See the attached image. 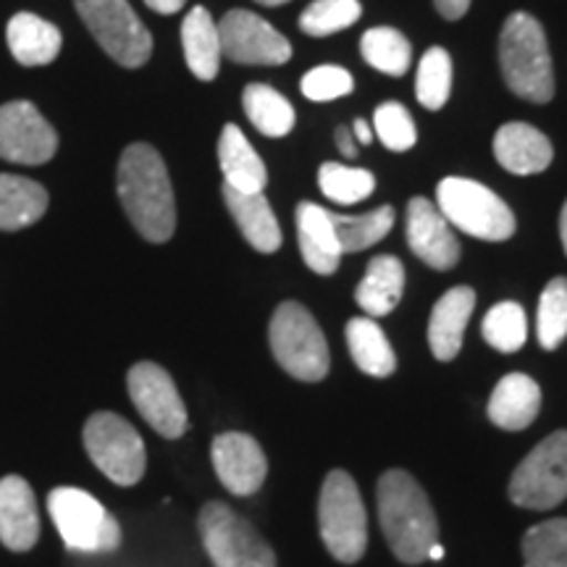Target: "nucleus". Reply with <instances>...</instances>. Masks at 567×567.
<instances>
[{
	"instance_id": "obj_4",
	"label": "nucleus",
	"mask_w": 567,
	"mask_h": 567,
	"mask_svg": "<svg viewBox=\"0 0 567 567\" xmlns=\"http://www.w3.org/2000/svg\"><path fill=\"white\" fill-rule=\"evenodd\" d=\"M271 352L284 371L297 381H323L329 375L331 354L321 326L300 302H281L271 318Z\"/></svg>"
},
{
	"instance_id": "obj_2",
	"label": "nucleus",
	"mask_w": 567,
	"mask_h": 567,
	"mask_svg": "<svg viewBox=\"0 0 567 567\" xmlns=\"http://www.w3.org/2000/svg\"><path fill=\"white\" fill-rule=\"evenodd\" d=\"M379 520L394 557L405 565L423 563L439 542V520L421 484L408 471H386L379 478Z\"/></svg>"
},
{
	"instance_id": "obj_17",
	"label": "nucleus",
	"mask_w": 567,
	"mask_h": 567,
	"mask_svg": "<svg viewBox=\"0 0 567 567\" xmlns=\"http://www.w3.org/2000/svg\"><path fill=\"white\" fill-rule=\"evenodd\" d=\"M40 538L38 496L21 476L0 478V542L11 551H30Z\"/></svg>"
},
{
	"instance_id": "obj_18",
	"label": "nucleus",
	"mask_w": 567,
	"mask_h": 567,
	"mask_svg": "<svg viewBox=\"0 0 567 567\" xmlns=\"http://www.w3.org/2000/svg\"><path fill=\"white\" fill-rule=\"evenodd\" d=\"M494 158L509 174L530 176L547 172L555 158V147L547 134L538 132L536 126L509 122L502 124L494 134Z\"/></svg>"
},
{
	"instance_id": "obj_25",
	"label": "nucleus",
	"mask_w": 567,
	"mask_h": 567,
	"mask_svg": "<svg viewBox=\"0 0 567 567\" xmlns=\"http://www.w3.org/2000/svg\"><path fill=\"white\" fill-rule=\"evenodd\" d=\"M182 48L187 69L193 71L200 82H213L221 69V38H218V24L208 9L195 6L182 21Z\"/></svg>"
},
{
	"instance_id": "obj_26",
	"label": "nucleus",
	"mask_w": 567,
	"mask_h": 567,
	"mask_svg": "<svg viewBox=\"0 0 567 567\" xmlns=\"http://www.w3.org/2000/svg\"><path fill=\"white\" fill-rule=\"evenodd\" d=\"M405 292V266L394 255H375L368 264L363 281L354 289V302L363 313L379 318L389 316L400 305Z\"/></svg>"
},
{
	"instance_id": "obj_41",
	"label": "nucleus",
	"mask_w": 567,
	"mask_h": 567,
	"mask_svg": "<svg viewBox=\"0 0 567 567\" xmlns=\"http://www.w3.org/2000/svg\"><path fill=\"white\" fill-rule=\"evenodd\" d=\"M337 147L342 151L344 158H358V140H354L352 130H347V126H339L337 130Z\"/></svg>"
},
{
	"instance_id": "obj_19",
	"label": "nucleus",
	"mask_w": 567,
	"mask_h": 567,
	"mask_svg": "<svg viewBox=\"0 0 567 567\" xmlns=\"http://www.w3.org/2000/svg\"><path fill=\"white\" fill-rule=\"evenodd\" d=\"M297 243H300L302 260L318 276H331L342 260V247H339L331 210L316 203L297 205Z\"/></svg>"
},
{
	"instance_id": "obj_44",
	"label": "nucleus",
	"mask_w": 567,
	"mask_h": 567,
	"mask_svg": "<svg viewBox=\"0 0 567 567\" xmlns=\"http://www.w3.org/2000/svg\"><path fill=\"white\" fill-rule=\"evenodd\" d=\"M559 237H563V247L567 255V200L563 205V213H559Z\"/></svg>"
},
{
	"instance_id": "obj_21",
	"label": "nucleus",
	"mask_w": 567,
	"mask_h": 567,
	"mask_svg": "<svg viewBox=\"0 0 567 567\" xmlns=\"http://www.w3.org/2000/svg\"><path fill=\"white\" fill-rule=\"evenodd\" d=\"M542 410V389L526 373H507L494 386L488 400V421L505 431H523L536 421Z\"/></svg>"
},
{
	"instance_id": "obj_9",
	"label": "nucleus",
	"mask_w": 567,
	"mask_h": 567,
	"mask_svg": "<svg viewBox=\"0 0 567 567\" xmlns=\"http://www.w3.org/2000/svg\"><path fill=\"white\" fill-rule=\"evenodd\" d=\"M84 450L97 471L118 486H134L145 476V442L130 421L116 413H95L84 423Z\"/></svg>"
},
{
	"instance_id": "obj_12",
	"label": "nucleus",
	"mask_w": 567,
	"mask_h": 567,
	"mask_svg": "<svg viewBox=\"0 0 567 567\" xmlns=\"http://www.w3.org/2000/svg\"><path fill=\"white\" fill-rule=\"evenodd\" d=\"M126 389L137 408V413L145 417L147 425L163 439H179L187 431V408H184L179 389L168 371H163L158 363H137L132 365L126 375Z\"/></svg>"
},
{
	"instance_id": "obj_33",
	"label": "nucleus",
	"mask_w": 567,
	"mask_h": 567,
	"mask_svg": "<svg viewBox=\"0 0 567 567\" xmlns=\"http://www.w3.org/2000/svg\"><path fill=\"white\" fill-rule=\"evenodd\" d=\"M526 567H567V517L538 523L523 536Z\"/></svg>"
},
{
	"instance_id": "obj_7",
	"label": "nucleus",
	"mask_w": 567,
	"mask_h": 567,
	"mask_svg": "<svg viewBox=\"0 0 567 567\" xmlns=\"http://www.w3.org/2000/svg\"><path fill=\"white\" fill-rule=\"evenodd\" d=\"M48 513L71 551L103 555L122 547V526L90 492L59 486L48 494Z\"/></svg>"
},
{
	"instance_id": "obj_30",
	"label": "nucleus",
	"mask_w": 567,
	"mask_h": 567,
	"mask_svg": "<svg viewBox=\"0 0 567 567\" xmlns=\"http://www.w3.org/2000/svg\"><path fill=\"white\" fill-rule=\"evenodd\" d=\"M331 221H334V231L342 252H360L389 237V231L394 229L396 213L392 205H381V208L363 213V216L331 213Z\"/></svg>"
},
{
	"instance_id": "obj_24",
	"label": "nucleus",
	"mask_w": 567,
	"mask_h": 567,
	"mask_svg": "<svg viewBox=\"0 0 567 567\" xmlns=\"http://www.w3.org/2000/svg\"><path fill=\"white\" fill-rule=\"evenodd\" d=\"M9 51L21 66H48L59 59L63 38L61 30L51 21L34 13H17L6 27Z\"/></svg>"
},
{
	"instance_id": "obj_11",
	"label": "nucleus",
	"mask_w": 567,
	"mask_h": 567,
	"mask_svg": "<svg viewBox=\"0 0 567 567\" xmlns=\"http://www.w3.org/2000/svg\"><path fill=\"white\" fill-rule=\"evenodd\" d=\"M507 494L523 509L563 505L567 499V431H555L528 452L515 467Z\"/></svg>"
},
{
	"instance_id": "obj_27",
	"label": "nucleus",
	"mask_w": 567,
	"mask_h": 567,
	"mask_svg": "<svg viewBox=\"0 0 567 567\" xmlns=\"http://www.w3.org/2000/svg\"><path fill=\"white\" fill-rule=\"evenodd\" d=\"M48 210V189L34 179L0 174V231H19L38 224Z\"/></svg>"
},
{
	"instance_id": "obj_35",
	"label": "nucleus",
	"mask_w": 567,
	"mask_h": 567,
	"mask_svg": "<svg viewBox=\"0 0 567 567\" xmlns=\"http://www.w3.org/2000/svg\"><path fill=\"white\" fill-rule=\"evenodd\" d=\"M481 334L496 352H517L528 339L526 310L517 302L494 305L481 323Z\"/></svg>"
},
{
	"instance_id": "obj_43",
	"label": "nucleus",
	"mask_w": 567,
	"mask_h": 567,
	"mask_svg": "<svg viewBox=\"0 0 567 567\" xmlns=\"http://www.w3.org/2000/svg\"><path fill=\"white\" fill-rule=\"evenodd\" d=\"M352 134H354V140H358V145H368V142L373 140L371 124L363 122V118H358V122L352 124Z\"/></svg>"
},
{
	"instance_id": "obj_31",
	"label": "nucleus",
	"mask_w": 567,
	"mask_h": 567,
	"mask_svg": "<svg viewBox=\"0 0 567 567\" xmlns=\"http://www.w3.org/2000/svg\"><path fill=\"white\" fill-rule=\"evenodd\" d=\"M360 53L373 69L384 71L389 76H402L410 69L413 48L408 38L394 27H373L360 40Z\"/></svg>"
},
{
	"instance_id": "obj_8",
	"label": "nucleus",
	"mask_w": 567,
	"mask_h": 567,
	"mask_svg": "<svg viewBox=\"0 0 567 567\" xmlns=\"http://www.w3.org/2000/svg\"><path fill=\"white\" fill-rule=\"evenodd\" d=\"M203 547L216 567H276V551L258 528L224 502H208L197 517Z\"/></svg>"
},
{
	"instance_id": "obj_14",
	"label": "nucleus",
	"mask_w": 567,
	"mask_h": 567,
	"mask_svg": "<svg viewBox=\"0 0 567 567\" xmlns=\"http://www.w3.org/2000/svg\"><path fill=\"white\" fill-rule=\"evenodd\" d=\"M59 151V134L30 101L0 105V158L42 166Z\"/></svg>"
},
{
	"instance_id": "obj_23",
	"label": "nucleus",
	"mask_w": 567,
	"mask_h": 567,
	"mask_svg": "<svg viewBox=\"0 0 567 567\" xmlns=\"http://www.w3.org/2000/svg\"><path fill=\"white\" fill-rule=\"evenodd\" d=\"M218 163H221L224 184H229V187L247 195L266 189L268 172L264 158L252 151L245 132L237 124H226L221 137H218Z\"/></svg>"
},
{
	"instance_id": "obj_10",
	"label": "nucleus",
	"mask_w": 567,
	"mask_h": 567,
	"mask_svg": "<svg viewBox=\"0 0 567 567\" xmlns=\"http://www.w3.org/2000/svg\"><path fill=\"white\" fill-rule=\"evenodd\" d=\"M84 27L113 61L126 69L145 66L153 55V34L126 0H74Z\"/></svg>"
},
{
	"instance_id": "obj_38",
	"label": "nucleus",
	"mask_w": 567,
	"mask_h": 567,
	"mask_svg": "<svg viewBox=\"0 0 567 567\" xmlns=\"http://www.w3.org/2000/svg\"><path fill=\"white\" fill-rule=\"evenodd\" d=\"M373 132L389 151L405 153L415 147L417 130L413 124V116L402 103H384L373 113Z\"/></svg>"
},
{
	"instance_id": "obj_15",
	"label": "nucleus",
	"mask_w": 567,
	"mask_h": 567,
	"mask_svg": "<svg viewBox=\"0 0 567 567\" xmlns=\"http://www.w3.org/2000/svg\"><path fill=\"white\" fill-rule=\"evenodd\" d=\"M210 460L216 467V476L226 492L234 496H252L260 492L268 476V460L260 444L252 436L229 431L213 439Z\"/></svg>"
},
{
	"instance_id": "obj_22",
	"label": "nucleus",
	"mask_w": 567,
	"mask_h": 567,
	"mask_svg": "<svg viewBox=\"0 0 567 567\" xmlns=\"http://www.w3.org/2000/svg\"><path fill=\"white\" fill-rule=\"evenodd\" d=\"M224 203L229 208L231 218L237 221L243 237L255 247L258 252L271 255L281 247L284 237L279 229V221H276L271 203L266 200L264 193H239V189L224 184Z\"/></svg>"
},
{
	"instance_id": "obj_39",
	"label": "nucleus",
	"mask_w": 567,
	"mask_h": 567,
	"mask_svg": "<svg viewBox=\"0 0 567 567\" xmlns=\"http://www.w3.org/2000/svg\"><path fill=\"white\" fill-rule=\"evenodd\" d=\"M302 95L313 103L337 101L354 90L352 74L342 66H318L302 76Z\"/></svg>"
},
{
	"instance_id": "obj_37",
	"label": "nucleus",
	"mask_w": 567,
	"mask_h": 567,
	"mask_svg": "<svg viewBox=\"0 0 567 567\" xmlns=\"http://www.w3.org/2000/svg\"><path fill=\"white\" fill-rule=\"evenodd\" d=\"M358 0H313L300 13V30L310 38H329V34L342 32L360 19Z\"/></svg>"
},
{
	"instance_id": "obj_1",
	"label": "nucleus",
	"mask_w": 567,
	"mask_h": 567,
	"mask_svg": "<svg viewBox=\"0 0 567 567\" xmlns=\"http://www.w3.org/2000/svg\"><path fill=\"white\" fill-rule=\"evenodd\" d=\"M118 200L147 243H168L176 231V203L168 168L147 142H134L122 153L116 172Z\"/></svg>"
},
{
	"instance_id": "obj_45",
	"label": "nucleus",
	"mask_w": 567,
	"mask_h": 567,
	"mask_svg": "<svg viewBox=\"0 0 567 567\" xmlns=\"http://www.w3.org/2000/svg\"><path fill=\"white\" fill-rule=\"evenodd\" d=\"M425 559H431V563H439V559H444V547L442 544H431L429 547V555H425Z\"/></svg>"
},
{
	"instance_id": "obj_5",
	"label": "nucleus",
	"mask_w": 567,
	"mask_h": 567,
	"mask_svg": "<svg viewBox=\"0 0 567 567\" xmlns=\"http://www.w3.org/2000/svg\"><path fill=\"white\" fill-rule=\"evenodd\" d=\"M436 208L446 224L484 243H505L515 234L509 205L484 184L463 176H446L439 182Z\"/></svg>"
},
{
	"instance_id": "obj_13",
	"label": "nucleus",
	"mask_w": 567,
	"mask_h": 567,
	"mask_svg": "<svg viewBox=\"0 0 567 567\" xmlns=\"http://www.w3.org/2000/svg\"><path fill=\"white\" fill-rule=\"evenodd\" d=\"M221 53L245 66H281L292 59V45L258 13L234 9L218 21Z\"/></svg>"
},
{
	"instance_id": "obj_40",
	"label": "nucleus",
	"mask_w": 567,
	"mask_h": 567,
	"mask_svg": "<svg viewBox=\"0 0 567 567\" xmlns=\"http://www.w3.org/2000/svg\"><path fill=\"white\" fill-rule=\"evenodd\" d=\"M434 6L444 19L457 21L465 17L467 9H471V0H434Z\"/></svg>"
},
{
	"instance_id": "obj_46",
	"label": "nucleus",
	"mask_w": 567,
	"mask_h": 567,
	"mask_svg": "<svg viewBox=\"0 0 567 567\" xmlns=\"http://www.w3.org/2000/svg\"><path fill=\"white\" fill-rule=\"evenodd\" d=\"M255 3H260V6H268V9H276V6H284V3H289V0H255Z\"/></svg>"
},
{
	"instance_id": "obj_36",
	"label": "nucleus",
	"mask_w": 567,
	"mask_h": 567,
	"mask_svg": "<svg viewBox=\"0 0 567 567\" xmlns=\"http://www.w3.org/2000/svg\"><path fill=\"white\" fill-rule=\"evenodd\" d=\"M538 344L544 350H557L567 337V279L557 276L544 287L542 300H538V318H536Z\"/></svg>"
},
{
	"instance_id": "obj_28",
	"label": "nucleus",
	"mask_w": 567,
	"mask_h": 567,
	"mask_svg": "<svg viewBox=\"0 0 567 567\" xmlns=\"http://www.w3.org/2000/svg\"><path fill=\"white\" fill-rule=\"evenodd\" d=\"M347 347L354 365L373 379H386L396 371V354L373 318H352L347 323Z\"/></svg>"
},
{
	"instance_id": "obj_32",
	"label": "nucleus",
	"mask_w": 567,
	"mask_h": 567,
	"mask_svg": "<svg viewBox=\"0 0 567 567\" xmlns=\"http://www.w3.org/2000/svg\"><path fill=\"white\" fill-rule=\"evenodd\" d=\"M415 95L423 109L439 111L452 95V59L444 48H429L417 63Z\"/></svg>"
},
{
	"instance_id": "obj_20",
	"label": "nucleus",
	"mask_w": 567,
	"mask_h": 567,
	"mask_svg": "<svg viewBox=\"0 0 567 567\" xmlns=\"http://www.w3.org/2000/svg\"><path fill=\"white\" fill-rule=\"evenodd\" d=\"M473 308H476V292L471 287H455L439 297L429 321V344L436 360L450 363L457 358Z\"/></svg>"
},
{
	"instance_id": "obj_42",
	"label": "nucleus",
	"mask_w": 567,
	"mask_h": 567,
	"mask_svg": "<svg viewBox=\"0 0 567 567\" xmlns=\"http://www.w3.org/2000/svg\"><path fill=\"white\" fill-rule=\"evenodd\" d=\"M147 9H153L155 13H163V17H172V13L182 11L187 0H145Z\"/></svg>"
},
{
	"instance_id": "obj_34",
	"label": "nucleus",
	"mask_w": 567,
	"mask_h": 567,
	"mask_svg": "<svg viewBox=\"0 0 567 567\" xmlns=\"http://www.w3.org/2000/svg\"><path fill=\"white\" fill-rule=\"evenodd\" d=\"M318 187L321 193L337 205H354L363 203L365 197L373 195L375 176L365 168H350L342 163H323L318 168Z\"/></svg>"
},
{
	"instance_id": "obj_3",
	"label": "nucleus",
	"mask_w": 567,
	"mask_h": 567,
	"mask_svg": "<svg viewBox=\"0 0 567 567\" xmlns=\"http://www.w3.org/2000/svg\"><path fill=\"white\" fill-rule=\"evenodd\" d=\"M499 66L507 87L528 103H549L555 97V69L547 34L536 17L517 11L507 17L499 34Z\"/></svg>"
},
{
	"instance_id": "obj_16",
	"label": "nucleus",
	"mask_w": 567,
	"mask_h": 567,
	"mask_svg": "<svg viewBox=\"0 0 567 567\" xmlns=\"http://www.w3.org/2000/svg\"><path fill=\"white\" fill-rule=\"evenodd\" d=\"M408 245L434 271H450L460 260L455 231L425 197H413L408 205Z\"/></svg>"
},
{
	"instance_id": "obj_29",
	"label": "nucleus",
	"mask_w": 567,
	"mask_h": 567,
	"mask_svg": "<svg viewBox=\"0 0 567 567\" xmlns=\"http://www.w3.org/2000/svg\"><path fill=\"white\" fill-rule=\"evenodd\" d=\"M243 105L255 130L266 137H287L295 130V109L279 90L268 84H247Z\"/></svg>"
},
{
	"instance_id": "obj_6",
	"label": "nucleus",
	"mask_w": 567,
	"mask_h": 567,
	"mask_svg": "<svg viewBox=\"0 0 567 567\" xmlns=\"http://www.w3.org/2000/svg\"><path fill=\"white\" fill-rule=\"evenodd\" d=\"M318 530L331 557L344 565L363 559L368 549V515L350 473L331 471L318 496Z\"/></svg>"
}]
</instances>
